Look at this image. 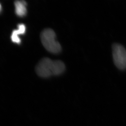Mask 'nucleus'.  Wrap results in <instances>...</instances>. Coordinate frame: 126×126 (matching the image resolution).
<instances>
[{
	"label": "nucleus",
	"instance_id": "f257e3e1",
	"mask_svg": "<svg viewBox=\"0 0 126 126\" xmlns=\"http://www.w3.org/2000/svg\"><path fill=\"white\" fill-rule=\"evenodd\" d=\"M65 66L60 60H52L49 58H44L36 65V73L43 78L53 75H59L64 72Z\"/></svg>",
	"mask_w": 126,
	"mask_h": 126
},
{
	"label": "nucleus",
	"instance_id": "f03ea898",
	"mask_svg": "<svg viewBox=\"0 0 126 126\" xmlns=\"http://www.w3.org/2000/svg\"><path fill=\"white\" fill-rule=\"evenodd\" d=\"M41 40L44 47L50 52L59 53L61 50V46L56 40V34L50 29L44 30L41 33Z\"/></svg>",
	"mask_w": 126,
	"mask_h": 126
},
{
	"label": "nucleus",
	"instance_id": "7ed1b4c3",
	"mask_svg": "<svg viewBox=\"0 0 126 126\" xmlns=\"http://www.w3.org/2000/svg\"><path fill=\"white\" fill-rule=\"evenodd\" d=\"M113 62L118 68L120 70L126 69V50L123 45L114 44L112 46Z\"/></svg>",
	"mask_w": 126,
	"mask_h": 126
},
{
	"label": "nucleus",
	"instance_id": "20e7f679",
	"mask_svg": "<svg viewBox=\"0 0 126 126\" xmlns=\"http://www.w3.org/2000/svg\"><path fill=\"white\" fill-rule=\"evenodd\" d=\"M26 2L24 0H17L15 2V10L16 15L20 17H23L27 13Z\"/></svg>",
	"mask_w": 126,
	"mask_h": 126
},
{
	"label": "nucleus",
	"instance_id": "39448f33",
	"mask_svg": "<svg viewBox=\"0 0 126 126\" xmlns=\"http://www.w3.org/2000/svg\"><path fill=\"white\" fill-rule=\"evenodd\" d=\"M25 31L26 27L24 24H19L18 26V29L14 31L12 33L11 38L12 42L16 44H20L21 42V40L18 36L19 35H22L25 33Z\"/></svg>",
	"mask_w": 126,
	"mask_h": 126
},
{
	"label": "nucleus",
	"instance_id": "423d86ee",
	"mask_svg": "<svg viewBox=\"0 0 126 126\" xmlns=\"http://www.w3.org/2000/svg\"><path fill=\"white\" fill-rule=\"evenodd\" d=\"M1 10V5L0 4V12Z\"/></svg>",
	"mask_w": 126,
	"mask_h": 126
}]
</instances>
